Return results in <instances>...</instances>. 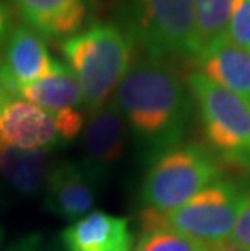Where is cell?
I'll list each match as a JSON object with an SVG mask.
<instances>
[{
  "mask_svg": "<svg viewBox=\"0 0 250 251\" xmlns=\"http://www.w3.org/2000/svg\"><path fill=\"white\" fill-rule=\"evenodd\" d=\"M192 96L167 62L140 58L114 93V104L138 146L161 154L180 144L192 117Z\"/></svg>",
  "mask_w": 250,
  "mask_h": 251,
  "instance_id": "obj_1",
  "label": "cell"
},
{
  "mask_svg": "<svg viewBox=\"0 0 250 251\" xmlns=\"http://www.w3.org/2000/svg\"><path fill=\"white\" fill-rule=\"evenodd\" d=\"M135 42L114 23H96L62 41L67 67L82 89L83 107L88 114L108 104L132 67Z\"/></svg>",
  "mask_w": 250,
  "mask_h": 251,
  "instance_id": "obj_2",
  "label": "cell"
},
{
  "mask_svg": "<svg viewBox=\"0 0 250 251\" xmlns=\"http://www.w3.org/2000/svg\"><path fill=\"white\" fill-rule=\"evenodd\" d=\"M122 28L148 58H196L200 42L194 0H124Z\"/></svg>",
  "mask_w": 250,
  "mask_h": 251,
  "instance_id": "obj_3",
  "label": "cell"
},
{
  "mask_svg": "<svg viewBox=\"0 0 250 251\" xmlns=\"http://www.w3.org/2000/svg\"><path fill=\"white\" fill-rule=\"evenodd\" d=\"M247 195V188L241 183L220 178L167 214L146 209L143 212V228H171L206 247L226 243L229 242Z\"/></svg>",
  "mask_w": 250,
  "mask_h": 251,
  "instance_id": "obj_4",
  "label": "cell"
},
{
  "mask_svg": "<svg viewBox=\"0 0 250 251\" xmlns=\"http://www.w3.org/2000/svg\"><path fill=\"white\" fill-rule=\"evenodd\" d=\"M220 178L221 167L210 149L177 144L156 156L141 183L140 196L148 209L167 214Z\"/></svg>",
  "mask_w": 250,
  "mask_h": 251,
  "instance_id": "obj_5",
  "label": "cell"
},
{
  "mask_svg": "<svg viewBox=\"0 0 250 251\" xmlns=\"http://www.w3.org/2000/svg\"><path fill=\"white\" fill-rule=\"evenodd\" d=\"M187 88L211 149L250 172V105L196 70L189 75Z\"/></svg>",
  "mask_w": 250,
  "mask_h": 251,
  "instance_id": "obj_6",
  "label": "cell"
},
{
  "mask_svg": "<svg viewBox=\"0 0 250 251\" xmlns=\"http://www.w3.org/2000/svg\"><path fill=\"white\" fill-rule=\"evenodd\" d=\"M60 63L51 55L44 37L25 23L15 25L0 47V86L17 94L21 88L51 76Z\"/></svg>",
  "mask_w": 250,
  "mask_h": 251,
  "instance_id": "obj_7",
  "label": "cell"
},
{
  "mask_svg": "<svg viewBox=\"0 0 250 251\" xmlns=\"http://www.w3.org/2000/svg\"><path fill=\"white\" fill-rule=\"evenodd\" d=\"M101 174L103 170L86 161L57 164L44 186L46 209L72 222L89 214L98 200Z\"/></svg>",
  "mask_w": 250,
  "mask_h": 251,
  "instance_id": "obj_8",
  "label": "cell"
},
{
  "mask_svg": "<svg viewBox=\"0 0 250 251\" xmlns=\"http://www.w3.org/2000/svg\"><path fill=\"white\" fill-rule=\"evenodd\" d=\"M62 141L51 114L0 86V144L51 151Z\"/></svg>",
  "mask_w": 250,
  "mask_h": 251,
  "instance_id": "obj_9",
  "label": "cell"
},
{
  "mask_svg": "<svg viewBox=\"0 0 250 251\" xmlns=\"http://www.w3.org/2000/svg\"><path fill=\"white\" fill-rule=\"evenodd\" d=\"M25 25L44 39H62L83 29L91 13L89 0H12Z\"/></svg>",
  "mask_w": 250,
  "mask_h": 251,
  "instance_id": "obj_10",
  "label": "cell"
},
{
  "mask_svg": "<svg viewBox=\"0 0 250 251\" xmlns=\"http://www.w3.org/2000/svg\"><path fill=\"white\" fill-rule=\"evenodd\" d=\"M60 240L67 251H132L134 247L129 221L103 211L72 222L62 230Z\"/></svg>",
  "mask_w": 250,
  "mask_h": 251,
  "instance_id": "obj_11",
  "label": "cell"
},
{
  "mask_svg": "<svg viewBox=\"0 0 250 251\" xmlns=\"http://www.w3.org/2000/svg\"><path fill=\"white\" fill-rule=\"evenodd\" d=\"M195 60L198 65L196 72L239 96L250 105V52L222 36L205 47Z\"/></svg>",
  "mask_w": 250,
  "mask_h": 251,
  "instance_id": "obj_12",
  "label": "cell"
},
{
  "mask_svg": "<svg viewBox=\"0 0 250 251\" xmlns=\"http://www.w3.org/2000/svg\"><path fill=\"white\" fill-rule=\"evenodd\" d=\"M127 124L114 100L89 114L83 131V151L94 167L103 170L120 161L125 151Z\"/></svg>",
  "mask_w": 250,
  "mask_h": 251,
  "instance_id": "obj_13",
  "label": "cell"
},
{
  "mask_svg": "<svg viewBox=\"0 0 250 251\" xmlns=\"http://www.w3.org/2000/svg\"><path fill=\"white\" fill-rule=\"evenodd\" d=\"M15 96L38 105L52 117L63 112L80 110V105H83L82 89L75 75L65 63H60L51 76L21 88Z\"/></svg>",
  "mask_w": 250,
  "mask_h": 251,
  "instance_id": "obj_14",
  "label": "cell"
},
{
  "mask_svg": "<svg viewBox=\"0 0 250 251\" xmlns=\"http://www.w3.org/2000/svg\"><path fill=\"white\" fill-rule=\"evenodd\" d=\"M47 152L0 144V177L21 195H36L44 190L52 170Z\"/></svg>",
  "mask_w": 250,
  "mask_h": 251,
  "instance_id": "obj_15",
  "label": "cell"
},
{
  "mask_svg": "<svg viewBox=\"0 0 250 251\" xmlns=\"http://www.w3.org/2000/svg\"><path fill=\"white\" fill-rule=\"evenodd\" d=\"M234 0H194L200 52L226 36Z\"/></svg>",
  "mask_w": 250,
  "mask_h": 251,
  "instance_id": "obj_16",
  "label": "cell"
},
{
  "mask_svg": "<svg viewBox=\"0 0 250 251\" xmlns=\"http://www.w3.org/2000/svg\"><path fill=\"white\" fill-rule=\"evenodd\" d=\"M132 251H208V247L171 228L145 230Z\"/></svg>",
  "mask_w": 250,
  "mask_h": 251,
  "instance_id": "obj_17",
  "label": "cell"
},
{
  "mask_svg": "<svg viewBox=\"0 0 250 251\" xmlns=\"http://www.w3.org/2000/svg\"><path fill=\"white\" fill-rule=\"evenodd\" d=\"M226 37L250 52V0H234Z\"/></svg>",
  "mask_w": 250,
  "mask_h": 251,
  "instance_id": "obj_18",
  "label": "cell"
},
{
  "mask_svg": "<svg viewBox=\"0 0 250 251\" xmlns=\"http://www.w3.org/2000/svg\"><path fill=\"white\" fill-rule=\"evenodd\" d=\"M229 242L234 245H239V247L250 248V191L242 206L241 214H239L236 227H234L229 237Z\"/></svg>",
  "mask_w": 250,
  "mask_h": 251,
  "instance_id": "obj_19",
  "label": "cell"
},
{
  "mask_svg": "<svg viewBox=\"0 0 250 251\" xmlns=\"http://www.w3.org/2000/svg\"><path fill=\"white\" fill-rule=\"evenodd\" d=\"M12 26V10H10V7L3 0H0V47H2Z\"/></svg>",
  "mask_w": 250,
  "mask_h": 251,
  "instance_id": "obj_20",
  "label": "cell"
},
{
  "mask_svg": "<svg viewBox=\"0 0 250 251\" xmlns=\"http://www.w3.org/2000/svg\"><path fill=\"white\" fill-rule=\"evenodd\" d=\"M7 251H39V240L36 237H28L10 247Z\"/></svg>",
  "mask_w": 250,
  "mask_h": 251,
  "instance_id": "obj_21",
  "label": "cell"
},
{
  "mask_svg": "<svg viewBox=\"0 0 250 251\" xmlns=\"http://www.w3.org/2000/svg\"><path fill=\"white\" fill-rule=\"evenodd\" d=\"M208 251H250V248H244L231 242H226L221 245H215V247H208Z\"/></svg>",
  "mask_w": 250,
  "mask_h": 251,
  "instance_id": "obj_22",
  "label": "cell"
},
{
  "mask_svg": "<svg viewBox=\"0 0 250 251\" xmlns=\"http://www.w3.org/2000/svg\"><path fill=\"white\" fill-rule=\"evenodd\" d=\"M0 201H2V185H0Z\"/></svg>",
  "mask_w": 250,
  "mask_h": 251,
  "instance_id": "obj_23",
  "label": "cell"
},
{
  "mask_svg": "<svg viewBox=\"0 0 250 251\" xmlns=\"http://www.w3.org/2000/svg\"><path fill=\"white\" fill-rule=\"evenodd\" d=\"M0 242H2V232H0Z\"/></svg>",
  "mask_w": 250,
  "mask_h": 251,
  "instance_id": "obj_24",
  "label": "cell"
}]
</instances>
